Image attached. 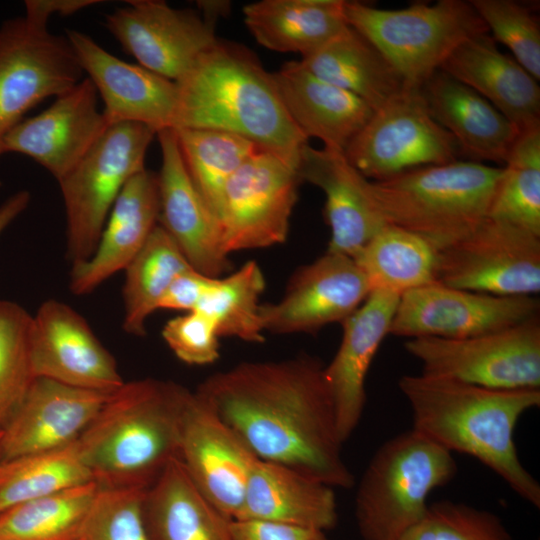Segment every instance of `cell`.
<instances>
[{
	"label": "cell",
	"mask_w": 540,
	"mask_h": 540,
	"mask_svg": "<svg viewBox=\"0 0 540 540\" xmlns=\"http://www.w3.org/2000/svg\"><path fill=\"white\" fill-rule=\"evenodd\" d=\"M195 393L258 459L285 465L334 489L354 486L319 359L299 355L239 363L209 376Z\"/></svg>",
	"instance_id": "1"
},
{
	"label": "cell",
	"mask_w": 540,
	"mask_h": 540,
	"mask_svg": "<svg viewBox=\"0 0 540 540\" xmlns=\"http://www.w3.org/2000/svg\"><path fill=\"white\" fill-rule=\"evenodd\" d=\"M398 385L414 430L451 453L476 458L540 507V484L521 463L514 440L521 416L540 406V389H491L422 373L402 376Z\"/></svg>",
	"instance_id": "2"
},
{
	"label": "cell",
	"mask_w": 540,
	"mask_h": 540,
	"mask_svg": "<svg viewBox=\"0 0 540 540\" xmlns=\"http://www.w3.org/2000/svg\"><path fill=\"white\" fill-rule=\"evenodd\" d=\"M173 129H214L241 136L290 166L308 139L288 115L257 57L217 40L178 81Z\"/></svg>",
	"instance_id": "3"
},
{
	"label": "cell",
	"mask_w": 540,
	"mask_h": 540,
	"mask_svg": "<svg viewBox=\"0 0 540 540\" xmlns=\"http://www.w3.org/2000/svg\"><path fill=\"white\" fill-rule=\"evenodd\" d=\"M191 391L170 381L125 382L77 439L102 487H149L179 457L181 422Z\"/></svg>",
	"instance_id": "4"
},
{
	"label": "cell",
	"mask_w": 540,
	"mask_h": 540,
	"mask_svg": "<svg viewBox=\"0 0 540 540\" xmlns=\"http://www.w3.org/2000/svg\"><path fill=\"white\" fill-rule=\"evenodd\" d=\"M502 173L503 167L459 159L368 180L367 192L388 224L421 236L439 252L488 217Z\"/></svg>",
	"instance_id": "5"
},
{
	"label": "cell",
	"mask_w": 540,
	"mask_h": 540,
	"mask_svg": "<svg viewBox=\"0 0 540 540\" xmlns=\"http://www.w3.org/2000/svg\"><path fill=\"white\" fill-rule=\"evenodd\" d=\"M450 451L414 430L384 442L370 459L355 494L363 540H399L425 514L429 494L450 482Z\"/></svg>",
	"instance_id": "6"
},
{
	"label": "cell",
	"mask_w": 540,
	"mask_h": 540,
	"mask_svg": "<svg viewBox=\"0 0 540 540\" xmlns=\"http://www.w3.org/2000/svg\"><path fill=\"white\" fill-rule=\"evenodd\" d=\"M347 24L373 44L407 87L420 88L466 39L488 29L470 1L388 10L345 1ZM489 33V32H488Z\"/></svg>",
	"instance_id": "7"
},
{
	"label": "cell",
	"mask_w": 540,
	"mask_h": 540,
	"mask_svg": "<svg viewBox=\"0 0 540 540\" xmlns=\"http://www.w3.org/2000/svg\"><path fill=\"white\" fill-rule=\"evenodd\" d=\"M157 133L138 123L108 126L82 160L58 183L66 214V256L72 267L94 253L106 219L127 182L145 169Z\"/></svg>",
	"instance_id": "8"
},
{
	"label": "cell",
	"mask_w": 540,
	"mask_h": 540,
	"mask_svg": "<svg viewBox=\"0 0 540 540\" xmlns=\"http://www.w3.org/2000/svg\"><path fill=\"white\" fill-rule=\"evenodd\" d=\"M404 347L422 374L491 389H540V318L474 337H418Z\"/></svg>",
	"instance_id": "9"
},
{
	"label": "cell",
	"mask_w": 540,
	"mask_h": 540,
	"mask_svg": "<svg viewBox=\"0 0 540 540\" xmlns=\"http://www.w3.org/2000/svg\"><path fill=\"white\" fill-rule=\"evenodd\" d=\"M344 155L365 178L382 181L457 161L460 152L451 134L431 116L420 88L406 86L374 110Z\"/></svg>",
	"instance_id": "10"
},
{
	"label": "cell",
	"mask_w": 540,
	"mask_h": 540,
	"mask_svg": "<svg viewBox=\"0 0 540 540\" xmlns=\"http://www.w3.org/2000/svg\"><path fill=\"white\" fill-rule=\"evenodd\" d=\"M435 282L497 296L540 292V236L487 217L438 252Z\"/></svg>",
	"instance_id": "11"
},
{
	"label": "cell",
	"mask_w": 540,
	"mask_h": 540,
	"mask_svg": "<svg viewBox=\"0 0 540 540\" xmlns=\"http://www.w3.org/2000/svg\"><path fill=\"white\" fill-rule=\"evenodd\" d=\"M83 71L66 36L24 17L0 26V156L4 139L24 115L76 85Z\"/></svg>",
	"instance_id": "12"
},
{
	"label": "cell",
	"mask_w": 540,
	"mask_h": 540,
	"mask_svg": "<svg viewBox=\"0 0 540 540\" xmlns=\"http://www.w3.org/2000/svg\"><path fill=\"white\" fill-rule=\"evenodd\" d=\"M301 183L297 171L259 149L227 181L218 214L226 255L284 243Z\"/></svg>",
	"instance_id": "13"
},
{
	"label": "cell",
	"mask_w": 540,
	"mask_h": 540,
	"mask_svg": "<svg viewBox=\"0 0 540 540\" xmlns=\"http://www.w3.org/2000/svg\"><path fill=\"white\" fill-rule=\"evenodd\" d=\"M106 15L105 26L138 65L174 82L218 40L215 21L222 4H199L203 15L164 1L132 0Z\"/></svg>",
	"instance_id": "14"
},
{
	"label": "cell",
	"mask_w": 540,
	"mask_h": 540,
	"mask_svg": "<svg viewBox=\"0 0 540 540\" xmlns=\"http://www.w3.org/2000/svg\"><path fill=\"white\" fill-rule=\"evenodd\" d=\"M539 311L535 296H497L433 282L399 297L389 334L463 339L517 325Z\"/></svg>",
	"instance_id": "15"
},
{
	"label": "cell",
	"mask_w": 540,
	"mask_h": 540,
	"mask_svg": "<svg viewBox=\"0 0 540 540\" xmlns=\"http://www.w3.org/2000/svg\"><path fill=\"white\" fill-rule=\"evenodd\" d=\"M370 292L353 258L326 251L294 272L278 302L260 306L264 332L317 333L326 325L346 320Z\"/></svg>",
	"instance_id": "16"
},
{
	"label": "cell",
	"mask_w": 540,
	"mask_h": 540,
	"mask_svg": "<svg viewBox=\"0 0 540 540\" xmlns=\"http://www.w3.org/2000/svg\"><path fill=\"white\" fill-rule=\"evenodd\" d=\"M30 360L35 378L113 393L125 383L114 357L72 307L47 300L33 316Z\"/></svg>",
	"instance_id": "17"
},
{
	"label": "cell",
	"mask_w": 540,
	"mask_h": 540,
	"mask_svg": "<svg viewBox=\"0 0 540 540\" xmlns=\"http://www.w3.org/2000/svg\"><path fill=\"white\" fill-rule=\"evenodd\" d=\"M179 459L205 497L236 519L258 460L249 446L191 391L184 407Z\"/></svg>",
	"instance_id": "18"
},
{
	"label": "cell",
	"mask_w": 540,
	"mask_h": 540,
	"mask_svg": "<svg viewBox=\"0 0 540 540\" xmlns=\"http://www.w3.org/2000/svg\"><path fill=\"white\" fill-rule=\"evenodd\" d=\"M65 36L103 100L108 126L138 123L156 133L173 129L178 100L174 81L115 57L83 32L67 29Z\"/></svg>",
	"instance_id": "19"
},
{
	"label": "cell",
	"mask_w": 540,
	"mask_h": 540,
	"mask_svg": "<svg viewBox=\"0 0 540 540\" xmlns=\"http://www.w3.org/2000/svg\"><path fill=\"white\" fill-rule=\"evenodd\" d=\"M107 127L96 88L86 77L56 96L47 109L18 123L4 139V154L30 157L59 182Z\"/></svg>",
	"instance_id": "20"
},
{
	"label": "cell",
	"mask_w": 540,
	"mask_h": 540,
	"mask_svg": "<svg viewBox=\"0 0 540 540\" xmlns=\"http://www.w3.org/2000/svg\"><path fill=\"white\" fill-rule=\"evenodd\" d=\"M111 394L34 378L1 428L0 460L48 452L75 442Z\"/></svg>",
	"instance_id": "21"
},
{
	"label": "cell",
	"mask_w": 540,
	"mask_h": 540,
	"mask_svg": "<svg viewBox=\"0 0 540 540\" xmlns=\"http://www.w3.org/2000/svg\"><path fill=\"white\" fill-rule=\"evenodd\" d=\"M162 163L158 175L159 222L191 267L210 277L230 268L219 224L185 167L174 129L157 133Z\"/></svg>",
	"instance_id": "22"
},
{
	"label": "cell",
	"mask_w": 540,
	"mask_h": 540,
	"mask_svg": "<svg viewBox=\"0 0 540 540\" xmlns=\"http://www.w3.org/2000/svg\"><path fill=\"white\" fill-rule=\"evenodd\" d=\"M397 294L374 290L342 324L339 348L324 366L339 436L344 443L358 426L366 403L365 381L399 301Z\"/></svg>",
	"instance_id": "23"
},
{
	"label": "cell",
	"mask_w": 540,
	"mask_h": 540,
	"mask_svg": "<svg viewBox=\"0 0 540 540\" xmlns=\"http://www.w3.org/2000/svg\"><path fill=\"white\" fill-rule=\"evenodd\" d=\"M297 174L325 194L324 214L331 230L327 252L354 258L388 224L372 203L367 181L343 152L303 146Z\"/></svg>",
	"instance_id": "24"
},
{
	"label": "cell",
	"mask_w": 540,
	"mask_h": 540,
	"mask_svg": "<svg viewBox=\"0 0 540 540\" xmlns=\"http://www.w3.org/2000/svg\"><path fill=\"white\" fill-rule=\"evenodd\" d=\"M159 220L157 173L146 168L124 186L106 219L92 256L72 267L69 288L74 295L94 291L125 270L146 243Z\"/></svg>",
	"instance_id": "25"
},
{
	"label": "cell",
	"mask_w": 540,
	"mask_h": 540,
	"mask_svg": "<svg viewBox=\"0 0 540 540\" xmlns=\"http://www.w3.org/2000/svg\"><path fill=\"white\" fill-rule=\"evenodd\" d=\"M281 101L302 134L325 148L343 152L365 126L374 109L356 95L309 71L301 61L272 73Z\"/></svg>",
	"instance_id": "26"
},
{
	"label": "cell",
	"mask_w": 540,
	"mask_h": 540,
	"mask_svg": "<svg viewBox=\"0 0 540 540\" xmlns=\"http://www.w3.org/2000/svg\"><path fill=\"white\" fill-rule=\"evenodd\" d=\"M440 70L485 98L519 131L540 124L538 81L501 52L488 32L463 41Z\"/></svg>",
	"instance_id": "27"
},
{
	"label": "cell",
	"mask_w": 540,
	"mask_h": 540,
	"mask_svg": "<svg viewBox=\"0 0 540 540\" xmlns=\"http://www.w3.org/2000/svg\"><path fill=\"white\" fill-rule=\"evenodd\" d=\"M420 91L433 119L455 139L460 156L505 163L520 131L491 103L441 70Z\"/></svg>",
	"instance_id": "28"
},
{
	"label": "cell",
	"mask_w": 540,
	"mask_h": 540,
	"mask_svg": "<svg viewBox=\"0 0 540 540\" xmlns=\"http://www.w3.org/2000/svg\"><path fill=\"white\" fill-rule=\"evenodd\" d=\"M236 519L264 520L327 531L338 522L335 489L290 467L258 459Z\"/></svg>",
	"instance_id": "29"
},
{
	"label": "cell",
	"mask_w": 540,
	"mask_h": 540,
	"mask_svg": "<svg viewBox=\"0 0 540 540\" xmlns=\"http://www.w3.org/2000/svg\"><path fill=\"white\" fill-rule=\"evenodd\" d=\"M143 518L150 540H233V519L198 489L179 457L148 487Z\"/></svg>",
	"instance_id": "30"
},
{
	"label": "cell",
	"mask_w": 540,
	"mask_h": 540,
	"mask_svg": "<svg viewBox=\"0 0 540 540\" xmlns=\"http://www.w3.org/2000/svg\"><path fill=\"white\" fill-rule=\"evenodd\" d=\"M343 0H261L243 7L244 23L263 47L313 53L348 26Z\"/></svg>",
	"instance_id": "31"
},
{
	"label": "cell",
	"mask_w": 540,
	"mask_h": 540,
	"mask_svg": "<svg viewBox=\"0 0 540 540\" xmlns=\"http://www.w3.org/2000/svg\"><path fill=\"white\" fill-rule=\"evenodd\" d=\"M300 61L319 78L356 95L374 110L406 87L383 54L349 25Z\"/></svg>",
	"instance_id": "32"
},
{
	"label": "cell",
	"mask_w": 540,
	"mask_h": 540,
	"mask_svg": "<svg viewBox=\"0 0 540 540\" xmlns=\"http://www.w3.org/2000/svg\"><path fill=\"white\" fill-rule=\"evenodd\" d=\"M353 259L371 291L401 296L435 282L438 251L421 236L386 224Z\"/></svg>",
	"instance_id": "33"
},
{
	"label": "cell",
	"mask_w": 540,
	"mask_h": 540,
	"mask_svg": "<svg viewBox=\"0 0 540 540\" xmlns=\"http://www.w3.org/2000/svg\"><path fill=\"white\" fill-rule=\"evenodd\" d=\"M174 240L157 225L141 250L125 268L123 329L133 336L146 334V320L173 280L191 269Z\"/></svg>",
	"instance_id": "34"
},
{
	"label": "cell",
	"mask_w": 540,
	"mask_h": 540,
	"mask_svg": "<svg viewBox=\"0 0 540 540\" xmlns=\"http://www.w3.org/2000/svg\"><path fill=\"white\" fill-rule=\"evenodd\" d=\"M100 485L96 481L0 512V540H79Z\"/></svg>",
	"instance_id": "35"
},
{
	"label": "cell",
	"mask_w": 540,
	"mask_h": 540,
	"mask_svg": "<svg viewBox=\"0 0 540 540\" xmlns=\"http://www.w3.org/2000/svg\"><path fill=\"white\" fill-rule=\"evenodd\" d=\"M90 481L77 440L56 450L0 460V512Z\"/></svg>",
	"instance_id": "36"
},
{
	"label": "cell",
	"mask_w": 540,
	"mask_h": 540,
	"mask_svg": "<svg viewBox=\"0 0 540 540\" xmlns=\"http://www.w3.org/2000/svg\"><path fill=\"white\" fill-rule=\"evenodd\" d=\"M174 130L188 174L217 219L227 181L260 148L241 136L225 131Z\"/></svg>",
	"instance_id": "37"
},
{
	"label": "cell",
	"mask_w": 540,
	"mask_h": 540,
	"mask_svg": "<svg viewBox=\"0 0 540 540\" xmlns=\"http://www.w3.org/2000/svg\"><path fill=\"white\" fill-rule=\"evenodd\" d=\"M488 217L540 236V124L516 138Z\"/></svg>",
	"instance_id": "38"
},
{
	"label": "cell",
	"mask_w": 540,
	"mask_h": 540,
	"mask_svg": "<svg viewBox=\"0 0 540 540\" xmlns=\"http://www.w3.org/2000/svg\"><path fill=\"white\" fill-rule=\"evenodd\" d=\"M265 285L262 269L251 260L226 277L214 278L194 311L214 321L219 337L262 343L259 299Z\"/></svg>",
	"instance_id": "39"
},
{
	"label": "cell",
	"mask_w": 540,
	"mask_h": 540,
	"mask_svg": "<svg viewBox=\"0 0 540 540\" xmlns=\"http://www.w3.org/2000/svg\"><path fill=\"white\" fill-rule=\"evenodd\" d=\"M32 322L33 316L21 305L0 300V428L35 378L30 360Z\"/></svg>",
	"instance_id": "40"
},
{
	"label": "cell",
	"mask_w": 540,
	"mask_h": 540,
	"mask_svg": "<svg viewBox=\"0 0 540 540\" xmlns=\"http://www.w3.org/2000/svg\"><path fill=\"white\" fill-rule=\"evenodd\" d=\"M399 540H513L495 513L463 503L438 501Z\"/></svg>",
	"instance_id": "41"
},
{
	"label": "cell",
	"mask_w": 540,
	"mask_h": 540,
	"mask_svg": "<svg viewBox=\"0 0 540 540\" xmlns=\"http://www.w3.org/2000/svg\"><path fill=\"white\" fill-rule=\"evenodd\" d=\"M495 42L537 81L540 79V27L528 5L513 0H471Z\"/></svg>",
	"instance_id": "42"
},
{
	"label": "cell",
	"mask_w": 540,
	"mask_h": 540,
	"mask_svg": "<svg viewBox=\"0 0 540 540\" xmlns=\"http://www.w3.org/2000/svg\"><path fill=\"white\" fill-rule=\"evenodd\" d=\"M147 489L100 486L79 540H150L143 518Z\"/></svg>",
	"instance_id": "43"
},
{
	"label": "cell",
	"mask_w": 540,
	"mask_h": 540,
	"mask_svg": "<svg viewBox=\"0 0 540 540\" xmlns=\"http://www.w3.org/2000/svg\"><path fill=\"white\" fill-rule=\"evenodd\" d=\"M162 337L175 356L189 365H208L218 360L219 335L212 319L199 311L167 321Z\"/></svg>",
	"instance_id": "44"
},
{
	"label": "cell",
	"mask_w": 540,
	"mask_h": 540,
	"mask_svg": "<svg viewBox=\"0 0 540 540\" xmlns=\"http://www.w3.org/2000/svg\"><path fill=\"white\" fill-rule=\"evenodd\" d=\"M233 540H329L325 531L284 523L233 519Z\"/></svg>",
	"instance_id": "45"
},
{
	"label": "cell",
	"mask_w": 540,
	"mask_h": 540,
	"mask_svg": "<svg viewBox=\"0 0 540 540\" xmlns=\"http://www.w3.org/2000/svg\"><path fill=\"white\" fill-rule=\"evenodd\" d=\"M213 279L193 268L182 272L168 287L159 309L194 311Z\"/></svg>",
	"instance_id": "46"
},
{
	"label": "cell",
	"mask_w": 540,
	"mask_h": 540,
	"mask_svg": "<svg viewBox=\"0 0 540 540\" xmlns=\"http://www.w3.org/2000/svg\"><path fill=\"white\" fill-rule=\"evenodd\" d=\"M99 0H27L24 18L31 24L47 28L53 15L69 16L87 7L101 3Z\"/></svg>",
	"instance_id": "47"
},
{
	"label": "cell",
	"mask_w": 540,
	"mask_h": 540,
	"mask_svg": "<svg viewBox=\"0 0 540 540\" xmlns=\"http://www.w3.org/2000/svg\"><path fill=\"white\" fill-rule=\"evenodd\" d=\"M31 196L27 190H20L9 196L0 205V236L7 227L28 207Z\"/></svg>",
	"instance_id": "48"
},
{
	"label": "cell",
	"mask_w": 540,
	"mask_h": 540,
	"mask_svg": "<svg viewBox=\"0 0 540 540\" xmlns=\"http://www.w3.org/2000/svg\"><path fill=\"white\" fill-rule=\"evenodd\" d=\"M2 429L0 428V443H1Z\"/></svg>",
	"instance_id": "49"
}]
</instances>
